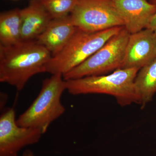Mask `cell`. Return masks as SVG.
I'll return each instance as SVG.
<instances>
[{
	"mask_svg": "<svg viewBox=\"0 0 156 156\" xmlns=\"http://www.w3.org/2000/svg\"><path fill=\"white\" fill-rule=\"evenodd\" d=\"M22 156H36L33 152L30 150H26L23 152Z\"/></svg>",
	"mask_w": 156,
	"mask_h": 156,
	"instance_id": "16",
	"label": "cell"
},
{
	"mask_svg": "<svg viewBox=\"0 0 156 156\" xmlns=\"http://www.w3.org/2000/svg\"><path fill=\"white\" fill-rule=\"evenodd\" d=\"M124 23V27L130 34L147 27L156 13V5L147 0H112Z\"/></svg>",
	"mask_w": 156,
	"mask_h": 156,
	"instance_id": "9",
	"label": "cell"
},
{
	"mask_svg": "<svg viewBox=\"0 0 156 156\" xmlns=\"http://www.w3.org/2000/svg\"><path fill=\"white\" fill-rule=\"evenodd\" d=\"M147 29L154 31L156 30V13L152 18L149 24H148Z\"/></svg>",
	"mask_w": 156,
	"mask_h": 156,
	"instance_id": "15",
	"label": "cell"
},
{
	"mask_svg": "<svg viewBox=\"0 0 156 156\" xmlns=\"http://www.w3.org/2000/svg\"><path fill=\"white\" fill-rule=\"evenodd\" d=\"M139 69H119L112 73L66 80V90L73 95L106 94L113 96L119 105L139 104L134 80Z\"/></svg>",
	"mask_w": 156,
	"mask_h": 156,
	"instance_id": "2",
	"label": "cell"
},
{
	"mask_svg": "<svg viewBox=\"0 0 156 156\" xmlns=\"http://www.w3.org/2000/svg\"><path fill=\"white\" fill-rule=\"evenodd\" d=\"M51 57L50 51L35 40L0 45V81L20 91L32 77L46 73Z\"/></svg>",
	"mask_w": 156,
	"mask_h": 156,
	"instance_id": "1",
	"label": "cell"
},
{
	"mask_svg": "<svg viewBox=\"0 0 156 156\" xmlns=\"http://www.w3.org/2000/svg\"><path fill=\"white\" fill-rule=\"evenodd\" d=\"M6 95L5 93H2L1 94V98H2V103H1V108H2L4 106H3V104H4V102L5 103V101H7V99H6V98H7V96H6Z\"/></svg>",
	"mask_w": 156,
	"mask_h": 156,
	"instance_id": "17",
	"label": "cell"
},
{
	"mask_svg": "<svg viewBox=\"0 0 156 156\" xmlns=\"http://www.w3.org/2000/svg\"><path fill=\"white\" fill-rule=\"evenodd\" d=\"M124 27L88 32L77 28L62 50L52 56L46 65V72L62 76L83 63L100 49Z\"/></svg>",
	"mask_w": 156,
	"mask_h": 156,
	"instance_id": "3",
	"label": "cell"
},
{
	"mask_svg": "<svg viewBox=\"0 0 156 156\" xmlns=\"http://www.w3.org/2000/svg\"><path fill=\"white\" fill-rule=\"evenodd\" d=\"M139 104L143 108L156 94V58L139 69L134 80Z\"/></svg>",
	"mask_w": 156,
	"mask_h": 156,
	"instance_id": "12",
	"label": "cell"
},
{
	"mask_svg": "<svg viewBox=\"0 0 156 156\" xmlns=\"http://www.w3.org/2000/svg\"><path fill=\"white\" fill-rule=\"evenodd\" d=\"M150 2L156 5V0H151V1Z\"/></svg>",
	"mask_w": 156,
	"mask_h": 156,
	"instance_id": "18",
	"label": "cell"
},
{
	"mask_svg": "<svg viewBox=\"0 0 156 156\" xmlns=\"http://www.w3.org/2000/svg\"><path fill=\"white\" fill-rule=\"evenodd\" d=\"M21 12V41L35 40L53 19L40 0H30Z\"/></svg>",
	"mask_w": 156,
	"mask_h": 156,
	"instance_id": "11",
	"label": "cell"
},
{
	"mask_svg": "<svg viewBox=\"0 0 156 156\" xmlns=\"http://www.w3.org/2000/svg\"><path fill=\"white\" fill-rule=\"evenodd\" d=\"M155 34V35L156 36V30L154 31Z\"/></svg>",
	"mask_w": 156,
	"mask_h": 156,
	"instance_id": "19",
	"label": "cell"
},
{
	"mask_svg": "<svg viewBox=\"0 0 156 156\" xmlns=\"http://www.w3.org/2000/svg\"><path fill=\"white\" fill-rule=\"evenodd\" d=\"M156 58V36L154 31L144 29L130 34L120 69L141 68Z\"/></svg>",
	"mask_w": 156,
	"mask_h": 156,
	"instance_id": "8",
	"label": "cell"
},
{
	"mask_svg": "<svg viewBox=\"0 0 156 156\" xmlns=\"http://www.w3.org/2000/svg\"><path fill=\"white\" fill-rule=\"evenodd\" d=\"M130 34L123 27L83 63L63 76L65 80L101 76L121 68Z\"/></svg>",
	"mask_w": 156,
	"mask_h": 156,
	"instance_id": "5",
	"label": "cell"
},
{
	"mask_svg": "<svg viewBox=\"0 0 156 156\" xmlns=\"http://www.w3.org/2000/svg\"><path fill=\"white\" fill-rule=\"evenodd\" d=\"M69 16L76 27L88 32L124 27L112 0H79Z\"/></svg>",
	"mask_w": 156,
	"mask_h": 156,
	"instance_id": "6",
	"label": "cell"
},
{
	"mask_svg": "<svg viewBox=\"0 0 156 156\" xmlns=\"http://www.w3.org/2000/svg\"><path fill=\"white\" fill-rule=\"evenodd\" d=\"M65 90L66 83L61 74L45 79L36 98L16 120L17 125L38 129L44 134L50 124L65 112L61 101Z\"/></svg>",
	"mask_w": 156,
	"mask_h": 156,
	"instance_id": "4",
	"label": "cell"
},
{
	"mask_svg": "<svg viewBox=\"0 0 156 156\" xmlns=\"http://www.w3.org/2000/svg\"><path fill=\"white\" fill-rule=\"evenodd\" d=\"M53 19L69 15L79 0H40Z\"/></svg>",
	"mask_w": 156,
	"mask_h": 156,
	"instance_id": "14",
	"label": "cell"
},
{
	"mask_svg": "<svg viewBox=\"0 0 156 156\" xmlns=\"http://www.w3.org/2000/svg\"><path fill=\"white\" fill-rule=\"evenodd\" d=\"M13 108H7L0 117V156H17L27 146L36 144L42 133L37 128L18 126Z\"/></svg>",
	"mask_w": 156,
	"mask_h": 156,
	"instance_id": "7",
	"label": "cell"
},
{
	"mask_svg": "<svg viewBox=\"0 0 156 156\" xmlns=\"http://www.w3.org/2000/svg\"><path fill=\"white\" fill-rule=\"evenodd\" d=\"M77 28L73 24L69 15L54 18L35 41L49 50L52 56H54L66 45Z\"/></svg>",
	"mask_w": 156,
	"mask_h": 156,
	"instance_id": "10",
	"label": "cell"
},
{
	"mask_svg": "<svg viewBox=\"0 0 156 156\" xmlns=\"http://www.w3.org/2000/svg\"><path fill=\"white\" fill-rule=\"evenodd\" d=\"M151 1V0H150V2Z\"/></svg>",
	"mask_w": 156,
	"mask_h": 156,
	"instance_id": "20",
	"label": "cell"
},
{
	"mask_svg": "<svg viewBox=\"0 0 156 156\" xmlns=\"http://www.w3.org/2000/svg\"><path fill=\"white\" fill-rule=\"evenodd\" d=\"M21 10L16 9L0 15V45L10 46L21 41Z\"/></svg>",
	"mask_w": 156,
	"mask_h": 156,
	"instance_id": "13",
	"label": "cell"
}]
</instances>
